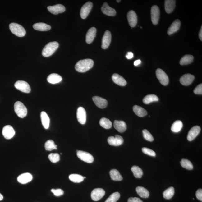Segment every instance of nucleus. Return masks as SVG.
I'll use <instances>...</instances> for the list:
<instances>
[{
	"label": "nucleus",
	"instance_id": "obj_49",
	"mask_svg": "<svg viewBox=\"0 0 202 202\" xmlns=\"http://www.w3.org/2000/svg\"><path fill=\"white\" fill-rule=\"evenodd\" d=\"M128 202H143V201L138 198L131 197L128 199Z\"/></svg>",
	"mask_w": 202,
	"mask_h": 202
},
{
	"label": "nucleus",
	"instance_id": "obj_30",
	"mask_svg": "<svg viewBox=\"0 0 202 202\" xmlns=\"http://www.w3.org/2000/svg\"><path fill=\"white\" fill-rule=\"evenodd\" d=\"M133 110L135 114L139 117H144L147 114V112L146 110L139 106H134Z\"/></svg>",
	"mask_w": 202,
	"mask_h": 202
},
{
	"label": "nucleus",
	"instance_id": "obj_10",
	"mask_svg": "<svg viewBox=\"0 0 202 202\" xmlns=\"http://www.w3.org/2000/svg\"><path fill=\"white\" fill-rule=\"evenodd\" d=\"M105 191L100 188H95L91 192V197L94 201H98L103 197L105 195Z\"/></svg>",
	"mask_w": 202,
	"mask_h": 202
},
{
	"label": "nucleus",
	"instance_id": "obj_13",
	"mask_svg": "<svg viewBox=\"0 0 202 202\" xmlns=\"http://www.w3.org/2000/svg\"><path fill=\"white\" fill-rule=\"evenodd\" d=\"M2 135L5 139H10L15 135V131L11 126L7 125L3 128Z\"/></svg>",
	"mask_w": 202,
	"mask_h": 202
},
{
	"label": "nucleus",
	"instance_id": "obj_21",
	"mask_svg": "<svg viewBox=\"0 0 202 202\" xmlns=\"http://www.w3.org/2000/svg\"><path fill=\"white\" fill-rule=\"evenodd\" d=\"M101 10L103 14L108 16H114L116 14V11L115 9L110 7L106 2L103 3Z\"/></svg>",
	"mask_w": 202,
	"mask_h": 202
},
{
	"label": "nucleus",
	"instance_id": "obj_34",
	"mask_svg": "<svg viewBox=\"0 0 202 202\" xmlns=\"http://www.w3.org/2000/svg\"><path fill=\"white\" fill-rule=\"evenodd\" d=\"M159 100L158 97L154 94H150L146 95L143 99V102L145 104H149L152 102H158Z\"/></svg>",
	"mask_w": 202,
	"mask_h": 202
},
{
	"label": "nucleus",
	"instance_id": "obj_11",
	"mask_svg": "<svg viewBox=\"0 0 202 202\" xmlns=\"http://www.w3.org/2000/svg\"><path fill=\"white\" fill-rule=\"evenodd\" d=\"M108 144L112 146H119L122 145L124 142V139L121 136L116 135L115 137L111 136L108 139Z\"/></svg>",
	"mask_w": 202,
	"mask_h": 202
},
{
	"label": "nucleus",
	"instance_id": "obj_50",
	"mask_svg": "<svg viewBox=\"0 0 202 202\" xmlns=\"http://www.w3.org/2000/svg\"><path fill=\"white\" fill-rule=\"evenodd\" d=\"M133 53L131 52H128L126 56V58L128 59L133 58Z\"/></svg>",
	"mask_w": 202,
	"mask_h": 202
},
{
	"label": "nucleus",
	"instance_id": "obj_35",
	"mask_svg": "<svg viewBox=\"0 0 202 202\" xmlns=\"http://www.w3.org/2000/svg\"><path fill=\"white\" fill-rule=\"evenodd\" d=\"M183 124L181 121H176L174 122L171 126V130L174 133H178L181 131L182 128Z\"/></svg>",
	"mask_w": 202,
	"mask_h": 202
},
{
	"label": "nucleus",
	"instance_id": "obj_52",
	"mask_svg": "<svg viewBox=\"0 0 202 202\" xmlns=\"http://www.w3.org/2000/svg\"><path fill=\"white\" fill-rule=\"evenodd\" d=\"M199 38L200 40L202 41V27L201 26V29H200L199 34Z\"/></svg>",
	"mask_w": 202,
	"mask_h": 202
},
{
	"label": "nucleus",
	"instance_id": "obj_39",
	"mask_svg": "<svg viewBox=\"0 0 202 202\" xmlns=\"http://www.w3.org/2000/svg\"><path fill=\"white\" fill-rule=\"evenodd\" d=\"M69 179L74 183L81 182L84 180L83 176L78 174H71L69 176Z\"/></svg>",
	"mask_w": 202,
	"mask_h": 202
},
{
	"label": "nucleus",
	"instance_id": "obj_28",
	"mask_svg": "<svg viewBox=\"0 0 202 202\" xmlns=\"http://www.w3.org/2000/svg\"><path fill=\"white\" fill-rule=\"evenodd\" d=\"M47 81L49 83L56 84L59 83L62 80L61 76L57 73H52L49 75L47 78Z\"/></svg>",
	"mask_w": 202,
	"mask_h": 202
},
{
	"label": "nucleus",
	"instance_id": "obj_54",
	"mask_svg": "<svg viewBox=\"0 0 202 202\" xmlns=\"http://www.w3.org/2000/svg\"><path fill=\"white\" fill-rule=\"evenodd\" d=\"M117 3H119V2H120L121 1H117Z\"/></svg>",
	"mask_w": 202,
	"mask_h": 202
},
{
	"label": "nucleus",
	"instance_id": "obj_18",
	"mask_svg": "<svg viewBox=\"0 0 202 202\" xmlns=\"http://www.w3.org/2000/svg\"><path fill=\"white\" fill-rule=\"evenodd\" d=\"M195 77L193 75L188 73L182 76L180 78V81L182 85L188 86L192 83Z\"/></svg>",
	"mask_w": 202,
	"mask_h": 202
},
{
	"label": "nucleus",
	"instance_id": "obj_40",
	"mask_svg": "<svg viewBox=\"0 0 202 202\" xmlns=\"http://www.w3.org/2000/svg\"><path fill=\"white\" fill-rule=\"evenodd\" d=\"M181 166L183 168L189 170H192L193 169V166L191 162L189 160L185 159H181Z\"/></svg>",
	"mask_w": 202,
	"mask_h": 202
},
{
	"label": "nucleus",
	"instance_id": "obj_22",
	"mask_svg": "<svg viewBox=\"0 0 202 202\" xmlns=\"http://www.w3.org/2000/svg\"><path fill=\"white\" fill-rule=\"evenodd\" d=\"M97 30L94 27H91L88 30L86 36V42L88 44H90L94 39L96 36Z\"/></svg>",
	"mask_w": 202,
	"mask_h": 202
},
{
	"label": "nucleus",
	"instance_id": "obj_27",
	"mask_svg": "<svg viewBox=\"0 0 202 202\" xmlns=\"http://www.w3.org/2000/svg\"><path fill=\"white\" fill-rule=\"evenodd\" d=\"M40 118L44 128L46 129H48L50 124V119L47 113L45 112H42L40 113Z\"/></svg>",
	"mask_w": 202,
	"mask_h": 202
},
{
	"label": "nucleus",
	"instance_id": "obj_46",
	"mask_svg": "<svg viewBox=\"0 0 202 202\" xmlns=\"http://www.w3.org/2000/svg\"><path fill=\"white\" fill-rule=\"evenodd\" d=\"M51 191L54 194L55 196H61L64 194L63 191L60 189H56V190L53 189L51 190Z\"/></svg>",
	"mask_w": 202,
	"mask_h": 202
},
{
	"label": "nucleus",
	"instance_id": "obj_8",
	"mask_svg": "<svg viewBox=\"0 0 202 202\" xmlns=\"http://www.w3.org/2000/svg\"><path fill=\"white\" fill-rule=\"evenodd\" d=\"M93 6L92 3L91 2H88L82 7L80 11V16L82 19H85L87 17L92 8Z\"/></svg>",
	"mask_w": 202,
	"mask_h": 202
},
{
	"label": "nucleus",
	"instance_id": "obj_51",
	"mask_svg": "<svg viewBox=\"0 0 202 202\" xmlns=\"http://www.w3.org/2000/svg\"><path fill=\"white\" fill-rule=\"evenodd\" d=\"M141 63V60H138L135 61L134 62V65L135 66H137L140 65Z\"/></svg>",
	"mask_w": 202,
	"mask_h": 202
},
{
	"label": "nucleus",
	"instance_id": "obj_33",
	"mask_svg": "<svg viewBox=\"0 0 202 202\" xmlns=\"http://www.w3.org/2000/svg\"><path fill=\"white\" fill-rule=\"evenodd\" d=\"M110 175L111 179L114 181H121L123 179L122 176L120 172L116 169L110 171Z\"/></svg>",
	"mask_w": 202,
	"mask_h": 202
},
{
	"label": "nucleus",
	"instance_id": "obj_41",
	"mask_svg": "<svg viewBox=\"0 0 202 202\" xmlns=\"http://www.w3.org/2000/svg\"><path fill=\"white\" fill-rule=\"evenodd\" d=\"M45 148L46 150L51 151L54 149H57V145L55 144L54 141L49 140L45 143Z\"/></svg>",
	"mask_w": 202,
	"mask_h": 202
},
{
	"label": "nucleus",
	"instance_id": "obj_29",
	"mask_svg": "<svg viewBox=\"0 0 202 202\" xmlns=\"http://www.w3.org/2000/svg\"><path fill=\"white\" fill-rule=\"evenodd\" d=\"M33 28L35 30L40 31H47L50 30V25L45 23H39L35 24L33 25Z\"/></svg>",
	"mask_w": 202,
	"mask_h": 202
},
{
	"label": "nucleus",
	"instance_id": "obj_38",
	"mask_svg": "<svg viewBox=\"0 0 202 202\" xmlns=\"http://www.w3.org/2000/svg\"><path fill=\"white\" fill-rule=\"evenodd\" d=\"M134 176L136 178H141L143 175V172L141 169L138 166H133L131 168Z\"/></svg>",
	"mask_w": 202,
	"mask_h": 202
},
{
	"label": "nucleus",
	"instance_id": "obj_1",
	"mask_svg": "<svg viewBox=\"0 0 202 202\" xmlns=\"http://www.w3.org/2000/svg\"><path fill=\"white\" fill-rule=\"evenodd\" d=\"M94 62L90 59H86L79 61L75 66L76 70L80 73L85 72L92 68Z\"/></svg>",
	"mask_w": 202,
	"mask_h": 202
},
{
	"label": "nucleus",
	"instance_id": "obj_31",
	"mask_svg": "<svg viewBox=\"0 0 202 202\" xmlns=\"http://www.w3.org/2000/svg\"><path fill=\"white\" fill-rule=\"evenodd\" d=\"M136 191L138 194L142 198H148L149 196V192L147 189L144 187L141 186L137 187L136 188Z\"/></svg>",
	"mask_w": 202,
	"mask_h": 202
},
{
	"label": "nucleus",
	"instance_id": "obj_20",
	"mask_svg": "<svg viewBox=\"0 0 202 202\" xmlns=\"http://www.w3.org/2000/svg\"><path fill=\"white\" fill-rule=\"evenodd\" d=\"M33 177L30 173H25L18 176L17 181L21 184H25L32 181Z\"/></svg>",
	"mask_w": 202,
	"mask_h": 202
},
{
	"label": "nucleus",
	"instance_id": "obj_5",
	"mask_svg": "<svg viewBox=\"0 0 202 202\" xmlns=\"http://www.w3.org/2000/svg\"><path fill=\"white\" fill-rule=\"evenodd\" d=\"M156 76L161 84L164 86L168 85L169 78L166 73L160 69H158L156 71Z\"/></svg>",
	"mask_w": 202,
	"mask_h": 202
},
{
	"label": "nucleus",
	"instance_id": "obj_55",
	"mask_svg": "<svg viewBox=\"0 0 202 202\" xmlns=\"http://www.w3.org/2000/svg\"><path fill=\"white\" fill-rule=\"evenodd\" d=\"M83 178H84V179H86V177H84V176H83Z\"/></svg>",
	"mask_w": 202,
	"mask_h": 202
},
{
	"label": "nucleus",
	"instance_id": "obj_16",
	"mask_svg": "<svg viewBox=\"0 0 202 202\" xmlns=\"http://www.w3.org/2000/svg\"><path fill=\"white\" fill-rule=\"evenodd\" d=\"M127 18L130 26L132 27H135L137 22V17L136 13L134 11H130L128 13Z\"/></svg>",
	"mask_w": 202,
	"mask_h": 202
},
{
	"label": "nucleus",
	"instance_id": "obj_12",
	"mask_svg": "<svg viewBox=\"0 0 202 202\" xmlns=\"http://www.w3.org/2000/svg\"><path fill=\"white\" fill-rule=\"evenodd\" d=\"M77 118L80 124L82 125L85 124L87 114L85 109L83 107H80L77 109Z\"/></svg>",
	"mask_w": 202,
	"mask_h": 202
},
{
	"label": "nucleus",
	"instance_id": "obj_19",
	"mask_svg": "<svg viewBox=\"0 0 202 202\" xmlns=\"http://www.w3.org/2000/svg\"><path fill=\"white\" fill-rule=\"evenodd\" d=\"M93 100L95 105L101 109H104L108 105V102L105 99L99 96H94Z\"/></svg>",
	"mask_w": 202,
	"mask_h": 202
},
{
	"label": "nucleus",
	"instance_id": "obj_47",
	"mask_svg": "<svg viewBox=\"0 0 202 202\" xmlns=\"http://www.w3.org/2000/svg\"><path fill=\"white\" fill-rule=\"evenodd\" d=\"M194 93L196 94L202 95V84H199L194 90Z\"/></svg>",
	"mask_w": 202,
	"mask_h": 202
},
{
	"label": "nucleus",
	"instance_id": "obj_3",
	"mask_svg": "<svg viewBox=\"0 0 202 202\" xmlns=\"http://www.w3.org/2000/svg\"><path fill=\"white\" fill-rule=\"evenodd\" d=\"M11 32L13 34L20 37H22L25 36L26 31L24 27L18 24L12 23L9 25Z\"/></svg>",
	"mask_w": 202,
	"mask_h": 202
},
{
	"label": "nucleus",
	"instance_id": "obj_45",
	"mask_svg": "<svg viewBox=\"0 0 202 202\" xmlns=\"http://www.w3.org/2000/svg\"><path fill=\"white\" fill-rule=\"evenodd\" d=\"M142 151L145 154L148 155L155 157L156 153L153 150L147 148H144L142 149Z\"/></svg>",
	"mask_w": 202,
	"mask_h": 202
},
{
	"label": "nucleus",
	"instance_id": "obj_9",
	"mask_svg": "<svg viewBox=\"0 0 202 202\" xmlns=\"http://www.w3.org/2000/svg\"><path fill=\"white\" fill-rule=\"evenodd\" d=\"M160 11L159 7L156 5L152 7L151 9V20L154 25H157L159 18Z\"/></svg>",
	"mask_w": 202,
	"mask_h": 202
},
{
	"label": "nucleus",
	"instance_id": "obj_42",
	"mask_svg": "<svg viewBox=\"0 0 202 202\" xmlns=\"http://www.w3.org/2000/svg\"><path fill=\"white\" fill-rule=\"evenodd\" d=\"M120 197V194L118 192H115L111 194L105 202H117Z\"/></svg>",
	"mask_w": 202,
	"mask_h": 202
},
{
	"label": "nucleus",
	"instance_id": "obj_26",
	"mask_svg": "<svg viewBox=\"0 0 202 202\" xmlns=\"http://www.w3.org/2000/svg\"><path fill=\"white\" fill-rule=\"evenodd\" d=\"M112 80L115 84L121 86L126 85V81L124 78L117 73H115L112 76Z\"/></svg>",
	"mask_w": 202,
	"mask_h": 202
},
{
	"label": "nucleus",
	"instance_id": "obj_17",
	"mask_svg": "<svg viewBox=\"0 0 202 202\" xmlns=\"http://www.w3.org/2000/svg\"><path fill=\"white\" fill-rule=\"evenodd\" d=\"M200 131H201V128L198 126H194L191 128L187 136L188 140L189 141L193 140L199 135Z\"/></svg>",
	"mask_w": 202,
	"mask_h": 202
},
{
	"label": "nucleus",
	"instance_id": "obj_48",
	"mask_svg": "<svg viewBox=\"0 0 202 202\" xmlns=\"http://www.w3.org/2000/svg\"><path fill=\"white\" fill-rule=\"evenodd\" d=\"M196 196L197 199L202 201V190L200 189L196 192Z\"/></svg>",
	"mask_w": 202,
	"mask_h": 202
},
{
	"label": "nucleus",
	"instance_id": "obj_23",
	"mask_svg": "<svg viewBox=\"0 0 202 202\" xmlns=\"http://www.w3.org/2000/svg\"><path fill=\"white\" fill-rule=\"evenodd\" d=\"M181 21L179 20H176L169 27L168 30V34L169 35L174 34L179 30L181 27Z\"/></svg>",
	"mask_w": 202,
	"mask_h": 202
},
{
	"label": "nucleus",
	"instance_id": "obj_37",
	"mask_svg": "<svg viewBox=\"0 0 202 202\" xmlns=\"http://www.w3.org/2000/svg\"><path fill=\"white\" fill-rule=\"evenodd\" d=\"M174 189L173 187H171L165 190L163 193V197L167 200L172 198L174 195Z\"/></svg>",
	"mask_w": 202,
	"mask_h": 202
},
{
	"label": "nucleus",
	"instance_id": "obj_24",
	"mask_svg": "<svg viewBox=\"0 0 202 202\" xmlns=\"http://www.w3.org/2000/svg\"><path fill=\"white\" fill-rule=\"evenodd\" d=\"M113 125L115 129L120 133H123L126 130V124L124 121L115 120Z\"/></svg>",
	"mask_w": 202,
	"mask_h": 202
},
{
	"label": "nucleus",
	"instance_id": "obj_15",
	"mask_svg": "<svg viewBox=\"0 0 202 202\" xmlns=\"http://www.w3.org/2000/svg\"><path fill=\"white\" fill-rule=\"evenodd\" d=\"M112 36L110 31H106L102 39V47L103 49H105L109 47L111 43Z\"/></svg>",
	"mask_w": 202,
	"mask_h": 202
},
{
	"label": "nucleus",
	"instance_id": "obj_53",
	"mask_svg": "<svg viewBox=\"0 0 202 202\" xmlns=\"http://www.w3.org/2000/svg\"><path fill=\"white\" fill-rule=\"evenodd\" d=\"M3 197L2 195L0 193V201H2L3 199Z\"/></svg>",
	"mask_w": 202,
	"mask_h": 202
},
{
	"label": "nucleus",
	"instance_id": "obj_14",
	"mask_svg": "<svg viewBox=\"0 0 202 202\" xmlns=\"http://www.w3.org/2000/svg\"><path fill=\"white\" fill-rule=\"evenodd\" d=\"M47 9L51 13L54 15L62 13L65 12L66 10L65 7L61 4H57L54 6H48L47 7Z\"/></svg>",
	"mask_w": 202,
	"mask_h": 202
},
{
	"label": "nucleus",
	"instance_id": "obj_36",
	"mask_svg": "<svg viewBox=\"0 0 202 202\" xmlns=\"http://www.w3.org/2000/svg\"><path fill=\"white\" fill-rule=\"evenodd\" d=\"M100 125L105 129H110L112 127V123L109 119L103 117L100 121Z\"/></svg>",
	"mask_w": 202,
	"mask_h": 202
},
{
	"label": "nucleus",
	"instance_id": "obj_25",
	"mask_svg": "<svg viewBox=\"0 0 202 202\" xmlns=\"http://www.w3.org/2000/svg\"><path fill=\"white\" fill-rule=\"evenodd\" d=\"M176 2L174 0L165 1V9L167 13L170 14L173 11L176 7Z\"/></svg>",
	"mask_w": 202,
	"mask_h": 202
},
{
	"label": "nucleus",
	"instance_id": "obj_7",
	"mask_svg": "<svg viewBox=\"0 0 202 202\" xmlns=\"http://www.w3.org/2000/svg\"><path fill=\"white\" fill-rule=\"evenodd\" d=\"M77 155L79 158L87 163H92L94 160L93 156L87 152L78 150Z\"/></svg>",
	"mask_w": 202,
	"mask_h": 202
},
{
	"label": "nucleus",
	"instance_id": "obj_6",
	"mask_svg": "<svg viewBox=\"0 0 202 202\" xmlns=\"http://www.w3.org/2000/svg\"><path fill=\"white\" fill-rule=\"evenodd\" d=\"M15 87L22 92L28 93L31 91V88L27 82L23 80H18L15 84Z\"/></svg>",
	"mask_w": 202,
	"mask_h": 202
},
{
	"label": "nucleus",
	"instance_id": "obj_4",
	"mask_svg": "<svg viewBox=\"0 0 202 202\" xmlns=\"http://www.w3.org/2000/svg\"><path fill=\"white\" fill-rule=\"evenodd\" d=\"M14 108L15 112L18 117L23 118L26 116L27 109L22 103L20 101L16 102L14 104Z\"/></svg>",
	"mask_w": 202,
	"mask_h": 202
},
{
	"label": "nucleus",
	"instance_id": "obj_32",
	"mask_svg": "<svg viewBox=\"0 0 202 202\" xmlns=\"http://www.w3.org/2000/svg\"><path fill=\"white\" fill-rule=\"evenodd\" d=\"M194 57L191 55H186L181 59L180 61V65H185L191 63L194 60Z\"/></svg>",
	"mask_w": 202,
	"mask_h": 202
},
{
	"label": "nucleus",
	"instance_id": "obj_2",
	"mask_svg": "<svg viewBox=\"0 0 202 202\" xmlns=\"http://www.w3.org/2000/svg\"><path fill=\"white\" fill-rule=\"evenodd\" d=\"M59 46L57 42L54 41L47 44L44 47L42 51L43 56L45 57L50 56L54 54Z\"/></svg>",
	"mask_w": 202,
	"mask_h": 202
},
{
	"label": "nucleus",
	"instance_id": "obj_44",
	"mask_svg": "<svg viewBox=\"0 0 202 202\" xmlns=\"http://www.w3.org/2000/svg\"><path fill=\"white\" fill-rule=\"evenodd\" d=\"M143 135L146 140L149 141H152L154 140V137L150 132L148 130L145 129L143 130Z\"/></svg>",
	"mask_w": 202,
	"mask_h": 202
},
{
	"label": "nucleus",
	"instance_id": "obj_43",
	"mask_svg": "<svg viewBox=\"0 0 202 202\" xmlns=\"http://www.w3.org/2000/svg\"><path fill=\"white\" fill-rule=\"evenodd\" d=\"M48 158L51 162L56 163L60 161V155L57 153H51L48 155Z\"/></svg>",
	"mask_w": 202,
	"mask_h": 202
}]
</instances>
